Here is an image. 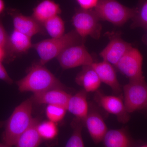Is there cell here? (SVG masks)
I'll use <instances>...</instances> for the list:
<instances>
[{"label": "cell", "instance_id": "obj_3", "mask_svg": "<svg viewBox=\"0 0 147 147\" xmlns=\"http://www.w3.org/2000/svg\"><path fill=\"white\" fill-rule=\"evenodd\" d=\"M85 42L75 30H72L60 37L51 38L33 44L32 48L39 56V63L45 65L51 60L57 58L67 47L84 44Z\"/></svg>", "mask_w": 147, "mask_h": 147}, {"label": "cell", "instance_id": "obj_19", "mask_svg": "<svg viewBox=\"0 0 147 147\" xmlns=\"http://www.w3.org/2000/svg\"><path fill=\"white\" fill-rule=\"evenodd\" d=\"M104 147H134V143L124 129L108 130L103 137Z\"/></svg>", "mask_w": 147, "mask_h": 147}, {"label": "cell", "instance_id": "obj_5", "mask_svg": "<svg viewBox=\"0 0 147 147\" xmlns=\"http://www.w3.org/2000/svg\"><path fill=\"white\" fill-rule=\"evenodd\" d=\"M100 21L93 9L86 10L81 8L77 9L72 18L74 30L85 40L88 36L95 39L100 38L102 30Z\"/></svg>", "mask_w": 147, "mask_h": 147}, {"label": "cell", "instance_id": "obj_1", "mask_svg": "<svg viewBox=\"0 0 147 147\" xmlns=\"http://www.w3.org/2000/svg\"><path fill=\"white\" fill-rule=\"evenodd\" d=\"M21 92L38 93L54 88L66 90V87L44 65L34 64L25 77L16 82Z\"/></svg>", "mask_w": 147, "mask_h": 147}, {"label": "cell", "instance_id": "obj_31", "mask_svg": "<svg viewBox=\"0 0 147 147\" xmlns=\"http://www.w3.org/2000/svg\"><path fill=\"white\" fill-rule=\"evenodd\" d=\"M0 147H10L4 143H0Z\"/></svg>", "mask_w": 147, "mask_h": 147}, {"label": "cell", "instance_id": "obj_16", "mask_svg": "<svg viewBox=\"0 0 147 147\" xmlns=\"http://www.w3.org/2000/svg\"><path fill=\"white\" fill-rule=\"evenodd\" d=\"M87 95V92L83 89L71 95L66 106L67 111L84 123L89 110Z\"/></svg>", "mask_w": 147, "mask_h": 147}, {"label": "cell", "instance_id": "obj_34", "mask_svg": "<svg viewBox=\"0 0 147 147\" xmlns=\"http://www.w3.org/2000/svg\"></svg>", "mask_w": 147, "mask_h": 147}, {"label": "cell", "instance_id": "obj_23", "mask_svg": "<svg viewBox=\"0 0 147 147\" xmlns=\"http://www.w3.org/2000/svg\"><path fill=\"white\" fill-rule=\"evenodd\" d=\"M136 11L131 26L140 27L147 29V0H141Z\"/></svg>", "mask_w": 147, "mask_h": 147}, {"label": "cell", "instance_id": "obj_33", "mask_svg": "<svg viewBox=\"0 0 147 147\" xmlns=\"http://www.w3.org/2000/svg\"><path fill=\"white\" fill-rule=\"evenodd\" d=\"M140 147H147V144L144 145V146H142Z\"/></svg>", "mask_w": 147, "mask_h": 147}, {"label": "cell", "instance_id": "obj_24", "mask_svg": "<svg viewBox=\"0 0 147 147\" xmlns=\"http://www.w3.org/2000/svg\"><path fill=\"white\" fill-rule=\"evenodd\" d=\"M37 129L41 138L45 140H53L58 134V129L56 123L50 120L39 123Z\"/></svg>", "mask_w": 147, "mask_h": 147}, {"label": "cell", "instance_id": "obj_30", "mask_svg": "<svg viewBox=\"0 0 147 147\" xmlns=\"http://www.w3.org/2000/svg\"><path fill=\"white\" fill-rule=\"evenodd\" d=\"M5 53L4 49L0 47V62L2 63L3 61H5Z\"/></svg>", "mask_w": 147, "mask_h": 147}, {"label": "cell", "instance_id": "obj_22", "mask_svg": "<svg viewBox=\"0 0 147 147\" xmlns=\"http://www.w3.org/2000/svg\"><path fill=\"white\" fill-rule=\"evenodd\" d=\"M84 123L75 118L71 123L73 132L69 139L65 147H85L82 131Z\"/></svg>", "mask_w": 147, "mask_h": 147}, {"label": "cell", "instance_id": "obj_18", "mask_svg": "<svg viewBox=\"0 0 147 147\" xmlns=\"http://www.w3.org/2000/svg\"><path fill=\"white\" fill-rule=\"evenodd\" d=\"M75 82L88 92H96L101 84L97 74L91 65L84 66L75 78Z\"/></svg>", "mask_w": 147, "mask_h": 147}, {"label": "cell", "instance_id": "obj_10", "mask_svg": "<svg viewBox=\"0 0 147 147\" xmlns=\"http://www.w3.org/2000/svg\"><path fill=\"white\" fill-rule=\"evenodd\" d=\"M6 12L12 19L13 30L31 38L38 34L44 32L43 26L32 16L24 15L14 8H7Z\"/></svg>", "mask_w": 147, "mask_h": 147}, {"label": "cell", "instance_id": "obj_8", "mask_svg": "<svg viewBox=\"0 0 147 147\" xmlns=\"http://www.w3.org/2000/svg\"><path fill=\"white\" fill-rule=\"evenodd\" d=\"M143 57L138 49L132 47L115 66L130 80L144 79L142 71Z\"/></svg>", "mask_w": 147, "mask_h": 147}, {"label": "cell", "instance_id": "obj_14", "mask_svg": "<svg viewBox=\"0 0 147 147\" xmlns=\"http://www.w3.org/2000/svg\"><path fill=\"white\" fill-rule=\"evenodd\" d=\"M90 136L96 144L102 142L107 131V126L100 113L90 109L84 121Z\"/></svg>", "mask_w": 147, "mask_h": 147}, {"label": "cell", "instance_id": "obj_9", "mask_svg": "<svg viewBox=\"0 0 147 147\" xmlns=\"http://www.w3.org/2000/svg\"><path fill=\"white\" fill-rule=\"evenodd\" d=\"M109 38L108 45L100 53L103 61L115 66L119 60L132 47L131 44L125 41L120 33L108 32Z\"/></svg>", "mask_w": 147, "mask_h": 147}, {"label": "cell", "instance_id": "obj_12", "mask_svg": "<svg viewBox=\"0 0 147 147\" xmlns=\"http://www.w3.org/2000/svg\"><path fill=\"white\" fill-rule=\"evenodd\" d=\"M95 100L100 107L110 114L115 115L121 122L125 123L129 119L124 102L120 98L115 96L107 95L97 91Z\"/></svg>", "mask_w": 147, "mask_h": 147}, {"label": "cell", "instance_id": "obj_28", "mask_svg": "<svg viewBox=\"0 0 147 147\" xmlns=\"http://www.w3.org/2000/svg\"><path fill=\"white\" fill-rule=\"evenodd\" d=\"M0 80H2L9 84H11L13 82V80L9 76L2 62H0Z\"/></svg>", "mask_w": 147, "mask_h": 147}, {"label": "cell", "instance_id": "obj_21", "mask_svg": "<svg viewBox=\"0 0 147 147\" xmlns=\"http://www.w3.org/2000/svg\"><path fill=\"white\" fill-rule=\"evenodd\" d=\"M42 26L52 38L60 37L65 34L64 22L59 15L47 20L43 24Z\"/></svg>", "mask_w": 147, "mask_h": 147}, {"label": "cell", "instance_id": "obj_4", "mask_svg": "<svg viewBox=\"0 0 147 147\" xmlns=\"http://www.w3.org/2000/svg\"><path fill=\"white\" fill-rule=\"evenodd\" d=\"M94 10L100 21H108L117 26L132 19L136 11L135 8L127 7L117 0H99Z\"/></svg>", "mask_w": 147, "mask_h": 147}, {"label": "cell", "instance_id": "obj_13", "mask_svg": "<svg viewBox=\"0 0 147 147\" xmlns=\"http://www.w3.org/2000/svg\"><path fill=\"white\" fill-rule=\"evenodd\" d=\"M66 90L54 88L34 94L31 98L33 102L38 105H57L63 106L66 108L67 105L71 97Z\"/></svg>", "mask_w": 147, "mask_h": 147}, {"label": "cell", "instance_id": "obj_11", "mask_svg": "<svg viewBox=\"0 0 147 147\" xmlns=\"http://www.w3.org/2000/svg\"><path fill=\"white\" fill-rule=\"evenodd\" d=\"M33 45L31 38L13 30L10 35H9L5 48V61L7 62L13 61L17 57L28 52L32 47Z\"/></svg>", "mask_w": 147, "mask_h": 147}, {"label": "cell", "instance_id": "obj_17", "mask_svg": "<svg viewBox=\"0 0 147 147\" xmlns=\"http://www.w3.org/2000/svg\"><path fill=\"white\" fill-rule=\"evenodd\" d=\"M61 12L59 5L53 0H42L33 9L32 17L40 25Z\"/></svg>", "mask_w": 147, "mask_h": 147}, {"label": "cell", "instance_id": "obj_32", "mask_svg": "<svg viewBox=\"0 0 147 147\" xmlns=\"http://www.w3.org/2000/svg\"><path fill=\"white\" fill-rule=\"evenodd\" d=\"M5 123V121H0V128H1L4 125Z\"/></svg>", "mask_w": 147, "mask_h": 147}, {"label": "cell", "instance_id": "obj_2", "mask_svg": "<svg viewBox=\"0 0 147 147\" xmlns=\"http://www.w3.org/2000/svg\"><path fill=\"white\" fill-rule=\"evenodd\" d=\"M33 102L28 98L14 109L5 123L3 134V143L10 147L15 146L17 139L31 125L34 118L32 116Z\"/></svg>", "mask_w": 147, "mask_h": 147}, {"label": "cell", "instance_id": "obj_26", "mask_svg": "<svg viewBox=\"0 0 147 147\" xmlns=\"http://www.w3.org/2000/svg\"><path fill=\"white\" fill-rule=\"evenodd\" d=\"M80 8L86 10L92 9L95 8L99 0H76Z\"/></svg>", "mask_w": 147, "mask_h": 147}, {"label": "cell", "instance_id": "obj_7", "mask_svg": "<svg viewBox=\"0 0 147 147\" xmlns=\"http://www.w3.org/2000/svg\"><path fill=\"white\" fill-rule=\"evenodd\" d=\"M61 66L64 69L82 66L91 65L93 59L84 44L67 47L57 57Z\"/></svg>", "mask_w": 147, "mask_h": 147}, {"label": "cell", "instance_id": "obj_6", "mask_svg": "<svg viewBox=\"0 0 147 147\" xmlns=\"http://www.w3.org/2000/svg\"><path fill=\"white\" fill-rule=\"evenodd\" d=\"M124 104L127 112L133 113L147 107V84L144 79L130 80L123 88Z\"/></svg>", "mask_w": 147, "mask_h": 147}, {"label": "cell", "instance_id": "obj_25", "mask_svg": "<svg viewBox=\"0 0 147 147\" xmlns=\"http://www.w3.org/2000/svg\"><path fill=\"white\" fill-rule=\"evenodd\" d=\"M67 111L63 106L57 105H47L46 109V115L48 120L55 123L62 120Z\"/></svg>", "mask_w": 147, "mask_h": 147}, {"label": "cell", "instance_id": "obj_20", "mask_svg": "<svg viewBox=\"0 0 147 147\" xmlns=\"http://www.w3.org/2000/svg\"><path fill=\"white\" fill-rule=\"evenodd\" d=\"M39 121L34 118L31 125L17 139L16 147H38L41 142V138L38 131L37 126Z\"/></svg>", "mask_w": 147, "mask_h": 147}, {"label": "cell", "instance_id": "obj_27", "mask_svg": "<svg viewBox=\"0 0 147 147\" xmlns=\"http://www.w3.org/2000/svg\"><path fill=\"white\" fill-rule=\"evenodd\" d=\"M9 35L7 34L2 23V18H0V47L5 49Z\"/></svg>", "mask_w": 147, "mask_h": 147}, {"label": "cell", "instance_id": "obj_29", "mask_svg": "<svg viewBox=\"0 0 147 147\" xmlns=\"http://www.w3.org/2000/svg\"><path fill=\"white\" fill-rule=\"evenodd\" d=\"M5 3L4 0H0V18H2L6 12Z\"/></svg>", "mask_w": 147, "mask_h": 147}, {"label": "cell", "instance_id": "obj_15", "mask_svg": "<svg viewBox=\"0 0 147 147\" xmlns=\"http://www.w3.org/2000/svg\"><path fill=\"white\" fill-rule=\"evenodd\" d=\"M91 66L97 74L101 82L109 86L115 93H120L121 88L112 65L103 61L100 62H94Z\"/></svg>", "mask_w": 147, "mask_h": 147}]
</instances>
